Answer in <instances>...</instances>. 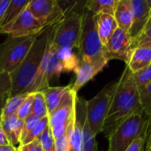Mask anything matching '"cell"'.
<instances>
[{
	"label": "cell",
	"mask_w": 151,
	"mask_h": 151,
	"mask_svg": "<svg viewBox=\"0 0 151 151\" xmlns=\"http://www.w3.org/2000/svg\"><path fill=\"white\" fill-rule=\"evenodd\" d=\"M136 113H143L140 93L133 73L126 67L119 79V84L107 114L103 132L108 137L120 123Z\"/></svg>",
	"instance_id": "cell-1"
},
{
	"label": "cell",
	"mask_w": 151,
	"mask_h": 151,
	"mask_svg": "<svg viewBox=\"0 0 151 151\" xmlns=\"http://www.w3.org/2000/svg\"><path fill=\"white\" fill-rule=\"evenodd\" d=\"M51 27H45L37 35L33 46L22 63L11 73L12 83L11 96L26 93L32 84L45 55Z\"/></svg>",
	"instance_id": "cell-2"
},
{
	"label": "cell",
	"mask_w": 151,
	"mask_h": 151,
	"mask_svg": "<svg viewBox=\"0 0 151 151\" xmlns=\"http://www.w3.org/2000/svg\"><path fill=\"white\" fill-rule=\"evenodd\" d=\"M78 50L79 58L96 65L101 70L109 62L105 57L104 46L98 35L96 15L85 8L83 10L82 29Z\"/></svg>",
	"instance_id": "cell-3"
},
{
	"label": "cell",
	"mask_w": 151,
	"mask_h": 151,
	"mask_svg": "<svg viewBox=\"0 0 151 151\" xmlns=\"http://www.w3.org/2000/svg\"><path fill=\"white\" fill-rule=\"evenodd\" d=\"M144 113H136L120 123L108 136V151H126L139 137L146 135L150 119Z\"/></svg>",
	"instance_id": "cell-4"
},
{
	"label": "cell",
	"mask_w": 151,
	"mask_h": 151,
	"mask_svg": "<svg viewBox=\"0 0 151 151\" xmlns=\"http://www.w3.org/2000/svg\"><path fill=\"white\" fill-rule=\"evenodd\" d=\"M119 84V80L111 81L93 98L86 101V118L90 131L96 136L104 130V122Z\"/></svg>",
	"instance_id": "cell-5"
},
{
	"label": "cell",
	"mask_w": 151,
	"mask_h": 151,
	"mask_svg": "<svg viewBox=\"0 0 151 151\" xmlns=\"http://www.w3.org/2000/svg\"><path fill=\"white\" fill-rule=\"evenodd\" d=\"M57 25L51 27L45 55L32 84L27 88L26 93H36L44 90L50 87V81L53 77H59V75L63 73L62 66L57 56L58 48L54 43Z\"/></svg>",
	"instance_id": "cell-6"
},
{
	"label": "cell",
	"mask_w": 151,
	"mask_h": 151,
	"mask_svg": "<svg viewBox=\"0 0 151 151\" xmlns=\"http://www.w3.org/2000/svg\"><path fill=\"white\" fill-rule=\"evenodd\" d=\"M37 35L7 37L0 44V69L12 73L22 63Z\"/></svg>",
	"instance_id": "cell-7"
},
{
	"label": "cell",
	"mask_w": 151,
	"mask_h": 151,
	"mask_svg": "<svg viewBox=\"0 0 151 151\" xmlns=\"http://www.w3.org/2000/svg\"><path fill=\"white\" fill-rule=\"evenodd\" d=\"M83 10H79L77 6L74 10L65 16L64 19L56 27L54 43L57 48L78 49L81 29Z\"/></svg>",
	"instance_id": "cell-8"
},
{
	"label": "cell",
	"mask_w": 151,
	"mask_h": 151,
	"mask_svg": "<svg viewBox=\"0 0 151 151\" xmlns=\"http://www.w3.org/2000/svg\"><path fill=\"white\" fill-rule=\"evenodd\" d=\"M77 96V93L72 89L71 85L70 88L64 95L58 108L48 116L49 126L55 140L63 136L71 124L74 122Z\"/></svg>",
	"instance_id": "cell-9"
},
{
	"label": "cell",
	"mask_w": 151,
	"mask_h": 151,
	"mask_svg": "<svg viewBox=\"0 0 151 151\" xmlns=\"http://www.w3.org/2000/svg\"><path fill=\"white\" fill-rule=\"evenodd\" d=\"M45 27L26 8L12 23L1 27L0 33L9 37H27L39 35Z\"/></svg>",
	"instance_id": "cell-10"
},
{
	"label": "cell",
	"mask_w": 151,
	"mask_h": 151,
	"mask_svg": "<svg viewBox=\"0 0 151 151\" xmlns=\"http://www.w3.org/2000/svg\"><path fill=\"white\" fill-rule=\"evenodd\" d=\"M27 8L45 27L57 25L65 18L58 0H30Z\"/></svg>",
	"instance_id": "cell-11"
},
{
	"label": "cell",
	"mask_w": 151,
	"mask_h": 151,
	"mask_svg": "<svg viewBox=\"0 0 151 151\" xmlns=\"http://www.w3.org/2000/svg\"><path fill=\"white\" fill-rule=\"evenodd\" d=\"M134 48V40L130 35L118 27L104 47V53L109 61L119 59L125 61L127 64L131 50Z\"/></svg>",
	"instance_id": "cell-12"
},
{
	"label": "cell",
	"mask_w": 151,
	"mask_h": 151,
	"mask_svg": "<svg viewBox=\"0 0 151 151\" xmlns=\"http://www.w3.org/2000/svg\"><path fill=\"white\" fill-rule=\"evenodd\" d=\"M86 101L77 96L75 104V121L68 141V151H81L83 142V126L86 121Z\"/></svg>",
	"instance_id": "cell-13"
},
{
	"label": "cell",
	"mask_w": 151,
	"mask_h": 151,
	"mask_svg": "<svg viewBox=\"0 0 151 151\" xmlns=\"http://www.w3.org/2000/svg\"><path fill=\"white\" fill-rule=\"evenodd\" d=\"M133 11V23L129 31L133 40H136L144 31L149 20L150 7L147 0H130Z\"/></svg>",
	"instance_id": "cell-14"
},
{
	"label": "cell",
	"mask_w": 151,
	"mask_h": 151,
	"mask_svg": "<svg viewBox=\"0 0 151 151\" xmlns=\"http://www.w3.org/2000/svg\"><path fill=\"white\" fill-rule=\"evenodd\" d=\"M151 65V47L139 45L134 47L129 55L127 67L132 73H138Z\"/></svg>",
	"instance_id": "cell-15"
},
{
	"label": "cell",
	"mask_w": 151,
	"mask_h": 151,
	"mask_svg": "<svg viewBox=\"0 0 151 151\" xmlns=\"http://www.w3.org/2000/svg\"><path fill=\"white\" fill-rule=\"evenodd\" d=\"M101 71L102 70L96 65L80 58L79 65L74 71L76 77L73 84L72 85V89L78 94V91Z\"/></svg>",
	"instance_id": "cell-16"
},
{
	"label": "cell",
	"mask_w": 151,
	"mask_h": 151,
	"mask_svg": "<svg viewBox=\"0 0 151 151\" xmlns=\"http://www.w3.org/2000/svg\"><path fill=\"white\" fill-rule=\"evenodd\" d=\"M0 124L4 128L10 144L14 147L18 144L19 145L24 127V120L18 118L17 115H13L0 119Z\"/></svg>",
	"instance_id": "cell-17"
},
{
	"label": "cell",
	"mask_w": 151,
	"mask_h": 151,
	"mask_svg": "<svg viewBox=\"0 0 151 151\" xmlns=\"http://www.w3.org/2000/svg\"><path fill=\"white\" fill-rule=\"evenodd\" d=\"M96 23L101 42L105 47L111 35L119 27L116 19L113 15L108 13H101L96 15Z\"/></svg>",
	"instance_id": "cell-18"
},
{
	"label": "cell",
	"mask_w": 151,
	"mask_h": 151,
	"mask_svg": "<svg viewBox=\"0 0 151 151\" xmlns=\"http://www.w3.org/2000/svg\"><path fill=\"white\" fill-rule=\"evenodd\" d=\"M113 16L119 28L129 34L133 23V11L130 0H118Z\"/></svg>",
	"instance_id": "cell-19"
},
{
	"label": "cell",
	"mask_w": 151,
	"mask_h": 151,
	"mask_svg": "<svg viewBox=\"0 0 151 151\" xmlns=\"http://www.w3.org/2000/svg\"><path fill=\"white\" fill-rule=\"evenodd\" d=\"M71 85L65 87H49L42 90L48 110V116L51 114L59 105L64 95L70 88Z\"/></svg>",
	"instance_id": "cell-20"
},
{
	"label": "cell",
	"mask_w": 151,
	"mask_h": 151,
	"mask_svg": "<svg viewBox=\"0 0 151 151\" xmlns=\"http://www.w3.org/2000/svg\"><path fill=\"white\" fill-rule=\"evenodd\" d=\"M57 56L64 72H74L79 65L80 58L70 48H58Z\"/></svg>",
	"instance_id": "cell-21"
},
{
	"label": "cell",
	"mask_w": 151,
	"mask_h": 151,
	"mask_svg": "<svg viewBox=\"0 0 151 151\" xmlns=\"http://www.w3.org/2000/svg\"><path fill=\"white\" fill-rule=\"evenodd\" d=\"M30 0H10V3L5 10L3 19L0 23V27L12 23L17 17L27 8Z\"/></svg>",
	"instance_id": "cell-22"
},
{
	"label": "cell",
	"mask_w": 151,
	"mask_h": 151,
	"mask_svg": "<svg viewBox=\"0 0 151 151\" xmlns=\"http://www.w3.org/2000/svg\"><path fill=\"white\" fill-rule=\"evenodd\" d=\"M118 0H88L84 3V8L98 15L101 13L114 14Z\"/></svg>",
	"instance_id": "cell-23"
},
{
	"label": "cell",
	"mask_w": 151,
	"mask_h": 151,
	"mask_svg": "<svg viewBox=\"0 0 151 151\" xmlns=\"http://www.w3.org/2000/svg\"><path fill=\"white\" fill-rule=\"evenodd\" d=\"M28 94L29 93H24V94L16 95V96L9 97L6 100L5 104H4V108L2 110L0 119L8 118V117L13 116V115H16L19 106L24 102V100L26 99V97H27V96Z\"/></svg>",
	"instance_id": "cell-24"
},
{
	"label": "cell",
	"mask_w": 151,
	"mask_h": 151,
	"mask_svg": "<svg viewBox=\"0 0 151 151\" xmlns=\"http://www.w3.org/2000/svg\"><path fill=\"white\" fill-rule=\"evenodd\" d=\"M12 78L11 73L0 69V111H2L6 100L12 93Z\"/></svg>",
	"instance_id": "cell-25"
},
{
	"label": "cell",
	"mask_w": 151,
	"mask_h": 151,
	"mask_svg": "<svg viewBox=\"0 0 151 151\" xmlns=\"http://www.w3.org/2000/svg\"><path fill=\"white\" fill-rule=\"evenodd\" d=\"M32 115L37 116L40 119L48 117V110L44 96L42 91L35 93V98L32 107Z\"/></svg>",
	"instance_id": "cell-26"
},
{
	"label": "cell",
	"mask_w": 151,
	"mask_h": 151,
	"mask_svg": "<svg viewBox=\"0 0 151 151\" xmlns=\"http://www.w3.org/2000/svg\"><path fill=\"white\" fill-rule=\"evenodd\" d=\"M81 151H98L96 135L90 131L87 123V119L83 126V142Z\"/></svg>",
	"instance_id": "cell-27"
},
{
	"label": "cell",
	"mask_w": 151,
	"mask_h": 151,
	"mask_svg": "<svg viewBox=\"0 0 151 151\" xmlns=\"http://www.w3.org/2000/svg\"><path fill=\"white\" fill-rule=\"evenodd\" d=\"M49 126V117H45V118H42L39 123L27 134V136L21 141L20 145H25V144H27V143H30L31 142L35 141V139H37L39 137V135L46 129V127Z\"/></svg>",
	"instance_id": "cell-28"
},
{
	"label": "cell",
	"mask_w": 151,
	"mask_h": 151,
	"mask_svg": "<svg viewBox=\"0 0 151 151\" xmlns=\"http://www.w3.org/2000/svg\"><path fill=\"white\" fill-rule=\"evenodd\" d=\"M139 93L143 113L151 119V82L144 88H139Z\"/></svg>",
	"instance_id": "cell-29"
},
{
	"label": "cell",
	"mask_w": 151,
	"mask_h": 151,
	"mask_svg": "<svg viewBox=\"0 0 151 151\" xmlns=\"http://www.w3.org/2000/svg\"><path fill=\"white\" fill-rule=\"evenodd\" d=\"M43 151H55V138L52 134L50 126L37 138Z\"/></svg>",
	"instance_id": "cell-30"
},
{
	"label": "cell",
	"mask_w": 151,
	"mask_h": 151,
	"mask_svg": "<svg viewBox=\"0 0 151 151\" xmlns=\"http://www.w3.org/2000/svg\"><path fill=\"white\" fill-rule=\"evenodd\" d=\"M35 98V93H29L24 102L21 104L19 106L18 111H17V116L22 120H25L28 116L31 115L32 113V107H33V102Z\"/></svg>",
	"instance_id": "cell-31"
},
{
	"label": "cell",
	"mask_w": 151,
	"mask_h": 151,
	"mask_svg": "<svg viewBox=\"0 0 151 151\" xmlns=\"http://www.w3.org/2000/svg\"><path fill=\"white\" fill-rule=\"evenodd\" d=\"M133 77L138 89L144 88L146 85L151 82V65L138 73H133Z\"/></svg>",
	"instance_id": "cell-32"
},
{
	"label": "cell",
	"mask_w": 151,
	"mask_h": 151,
	"mask_svg": "<svg viewBox=\"0 0 151 151\" xmlns=\"http://www.w3.org/2000/svg\"><path fill=\"white\" fill-rule=\"evenodd\" d=\"M74 121H75V119H74ZM73 125H74V122L73 124H71V126L68 127L67 131L65 132V134L63 136L55 140V151H68L69 136L71 134Z\"/></svg>",
	"instance_id": "cell-33"
},
{
	"label": "cell",
	"mask_w": 151,
	"mask_h": 151,
	"mask_svg": "<svg viewBox=\"0 0 151 151\" xmlns=\"http://www.w3.org/2000/svg\"><path fill=\"white\" fill-rule=\"evenodd\" d=\"M42 119H40L39 117L37 116H35V115H30L28 116L25 120H24V127H23V130H22V134H21V140H20V142L21 141L27 136V134L39 123V121L41 120Z\"/></svg>",
	"instance_id": "cell-34"
},
{
	"label": "cell",
	"mask_w": 151,
	"mask_h": 151,
	"mask_svg": "<svg viewBox=\"0 0 151 151\" xmlns=\"http://www.w3.org/2000/svg\"><path fill=\"white\" fill-rule=\"evenodd\" d=\"M18 151H43V150H42L40 142H38V140L35 139V141L31 142L30 143L19 146Z\"/></svg>",
	"instance_id": "cell-35"
},
{
	"label": "cell",
	"mask_w": 151,
	"mask_h": 151,
	"mask_svg": "<svg viewBox=\"0 0 151 151\" xmlns=\"http://www.w3.org/2000/svg\"><path fill=\"white\" fill-rule=\"evenodd\" d=\"M151 39V20H149L144 31L142 32V34L136 39L134 41V47H136V45L142 42V41H144V40H149Z\"/></svg>",
	"instance_id": "cell-36"
},
{
	"label": "cell",
	"mask_w": 151,
	"mask_h": 151,
	"mask_svg": "<svg viewBox=\"0 0 151 151\" xmlns=\"http://www.w3.org/2000/svg\"><path fill=\"white\" fill-rule=\"evenodd\" d=\"M144 146V136L137 138L126 151H142Z\"/></svg>",
	"instance_id": "cell-37"
},
{
	"label": "cell",
	"mask_w": 151,
	"mask_h": 151,
	"mask_svg": "<svg viewBox=\"0 0 151 151\" xmlns=\"http://www.w3.org/2000/svg\"><path fill=\"white\" fill-rule=\"evenodd\" d=\"M10 142L8 141V138L4 131V128L2 127V125L0 124V146H4V145H9Z\"/></svg>",
	"instance_id": "cell-38"
},
{
	"label": "cell",
	"mask_w": 151,
	"mask_h": 151,
	"mask_svg": "<svg viewBox=\"0 0 151 151\" xmlns=\"http://www.w3.org/2000/svg\"><path fill=\"white\" fill-rule=\"evenodd\" d=\"M9 3H10V0H2L0 2V23L3 19L4 14L5 12V10L8 6Z\"/></svg>",
	"instance_id": "cell-39"
},
{
	"label": "cell",
	"mask_w": 151,
	"mask_h": 151,
	"mask_svg": "<svg viewBox=\"0 0 151 151\" xmlns=\"http://www.w3.org/2000/svg\"><path fill=\"white\" fill-rule=\"evenodd\" d=\"M0 151H18V150L14 146L9 144V145L0 146Z\"/></svg>",
	"instance_id": "cell-40"
},
{
	"label": "cell",
	"mask_w": 151,
	"mask_h": 151,
	"mask_svg": "<svg viewBox=\"0 0 151 151\" xmlns=\"http://www.w3.org/2000/svg\"><path fill=\"white\" fill-rule=\"evenodd\" d=\"M139 45H143V46H148V47H151V39L149 40H144V41H142L140 42L136 46H139Z\"/></svg>",
	"instance_id": "cell-41"
},
{
	"label": "cell",
	"mask_w": 151,
	"mask_h": 151,
	"mask_svg": "<svg viewBox=\"0 0 151 151\" xmlns=\"http://www.w3.org/2000/svg\"><path fill=\"white\" fill-rule=\"evenodd\" d=\"M146 151H151V136L150 138V141H149V142H148V145H147V147H146Z\"/></svg>",
	"instance_id": "cell-42"
},
{
	"label": "cell",
	"mask_w": 151,
	"mask_h": 151,
	"mask_svg": "<svg viewBox=\"0 0 151 151\" xmlns=\"http://www.w3.org/2000/svg\"><path fill=\"white\" fill-rule=\"evenodd\" d=\"M150 20H151V9L150 11Z\"/></svg>",
	"instance_id": "cell-43"
},
{
	"label": "cell",
	"mask_w": 151,
	"mask_h": 151,
	"mask_svg": "<svg viewBox=\"0 0 151 151\" xmlns=\"http://www.w3.org/2000/svg\"><path fill=\"white\" fill-rule=\"evenodd\" d=\"M1 112H2V111H0V116H1Z\"/></svg>",
	"instance_id": "cell-44"
},
{
	"label": "cell",
	"mask_w": 151,
	"mask_h": 151,
	"mask_svg": "<svg viewBox=\"0 0 151 151\" xmlns=\"http://www.w3.org/2000/svg\"><path fill=\"white\" fill-rule=\"evenodd\" d=\"M1 1H2V0H0V2H1Z\"/></svg>",
	"instance_id": "cell-45"
}]
</instances>
